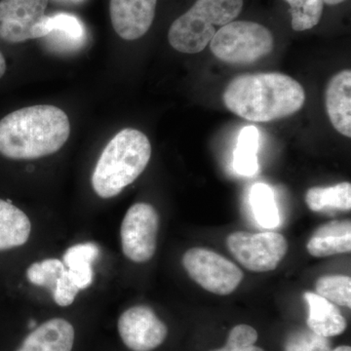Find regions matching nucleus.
I'll list each match as a JSON object with an SVG mask.
<instances>
[{
  "instance_id": "12",
  "label": "nucleus",
  "mask_w": 351,
  "mask_h": 351,
  "mask_svg": "<svg viewBox=\"0 0 351 351\" xmlns=\"http://www.w3.org/2000/svg\"><path fill=\"white\" fill-rule=\"evenodd\" d=\"M325 105L332 127L351 137V71L343 69L332 76L325 90Z\"/></svg>"
},
{
  "instance_id": "21",
  "label": "nucleus",
  "mask_w": 351,
  "mask_h": 351,
  "mask_svg": "<svg viewBox=\"0 0 351 351\" xmlns=\"http://www.w3.org/2000/svg\"><path fill=\"white\" fill-rule=\"evenodd\" d=\"M250 200L255 218L261 226L265 228H274L279 225L278 208L270 186L261 182L256 184L252 188Z\"/></svg>"
},
{
  "instance_id": "26",
  "label": "nucleus",
  "mask_w": 351,
  "mask_h": 351,
  "mask_svg": "<svg viewBox=\"0 0 351 351\" xmlns=\"http://www.w3.org/2000/svg\"><path fill=\"white\" fill-rule=\"evenodd\" d=\"M80 291V289L69 277L68 269L66 267V270L58 280L56 287L53 290V299L60 306H69L75 302L76 295Z\"/></svg>"
},
{
  "instance_id": "4",
  "label": "nucleus",
  "mask_w": 351,
  "mask_h": 351,
  "mask_svg": "<svg viewBox=\"0 0 351 351\" xmlns=\"http://www.w3.org/2000/svg\"><path fill=\"white\" fill-rule=\"evenodd\" d=\"M243 0H196L193 7L171 25L168 40L175 50L196 54L206 48L218 27L239 17Z\"/></svg>"
},
{
  "instance_id": "18",
  "label": "nucleus",
  "mask_w": 351,
  "mask_h": 351,
  "mask_svg": "<svg viewBox=\"0 0 351 351\" xmlns=\"http://www.w3.org/2000/svg\"><path fill=\"white\" fill-rule=\"evenodd\" d=\"M306 203L313 212L350 211L351 184L343 182L325 188L314 186L306 191Z\"/></svg>"
},
{
  "instance_id": "1",
  "label": "nucleus",
  "mask_w": 351,
  "mask_h": 351,
  "mask_svg": "<svg viewBox=\"0 0 351 351\" xmlns=\"http://www.w3.org/2000/svg\"><path fill=\"white\" fill-rule=\"evenodd\" d=\"M223 101L237 117L269 122L299 112L306 92L301 83L284 73H252L233 78L223 91Z\"/></svg>"
},
{
  "instance_id": "5",
  "label": "nucleus",
  "mask_w": 351,
  "mask_h": 351,
  "mask_svg": "<svg viewBox=\"0 0 351 351\" xmlns=\"http://www.w3.org/2000/svg\"><path fill=\"white\" fill-rule=\"evenodd\" d=\"M274 38L265 25L249 21H232L223 25L210 41L214 56L225 63L249 64L269 56Z\"/></svg>"
},
{
  "instance_id": "29",
  "label": "nucleus",
  "mask_w": 351,
  "mask_h": 351,
  "mask_svg": "<svg viewBox=\"0 0 351 351\" xmlns=\"http://www.w3.org/2000/svg\"><path fill=\"white\" fill-rule=\"evenodd\" d=\"M6 69L5 58H4L1 51H0V78L3 77V75H5Z\"/></svg>"
},
{
  "instance_id": "3",
  "label": "nucleus",
  "mask_w": 351,
  "mask_h": 351,
  "mask_svg": "<svg viewBox=\"0 0 351 351\" xmlns=\"http://www.w3.org/2000/svg\"><path fill=\"white\" fill-rule=\"evenodd\" d=\"M152 145L143 132L126 128L108 142L92 175V186L104 199L119 195L136 181L151 160Z\"/></svg>"
},
{
  "instance_id": "28",
  "label": "nucleus",
  "mask_w": 351,
  "mask_h": 351,
  "mask_svg": "<svg viewBox=\"0 0 351 351\" xmlns=\"http://www.w3.org/2000/svg\"><path fill=\"white\" fill-rule=\"evenodd\" d=\"M212 351H265L263 348H258V346H250L247 348H237V346H230L226 345L223 348H219V350Z\"/></svg>"
},
{
  "instance_id": "24",
  "label": "nucleus",
  "mask_w": 351,
  "mask_h": 351,
  "mask_svg": "<svg viewBox=\"0 0 351 351\" xmlns=\"http://www.w3.org/2000/svg\"><path fill=\"white\" fill-rule=\"evenodd\" d=\"M64 270L66 265L63 261L46 258L29 265L27 269V278L34 285L48 289L52 293Z\"/></svg>"
},
{
  "instance_id": "16",
  "label": "nucleus",
  "mask_w": 351,
  "mask_h": 351,
  "mask_svg": "<svg viewBox=\"0 0 351 351\" xmlns=\"http://www.w3.org/2000/svg\"><path fill=\"white\" fill-rule=\"evenodd\" d=\"M31 232L29 217L8 201L0 199V251L23 246Z\"/></svg>"
},
{
  "instance_id": "15",
  "label": "nucleus",
  "mask_w": 351,
  "mask_h": 351,
  "mask_svg": "<svg viewBox=\"0 0 351 351\" xmlns=\"http://www.w3.org/2000/svg\"><path fill=\"white\" fill-rule=\"evenodd\" d=\"M304 298L308 306L306 320L308 329L326 338L339 336L346 331L348 324L337 304L316 293H304Z\"/></svg>"
},
{
  "instance_id": "19",
  "label": "nucleus",
  "mask_w": 351,
  "mask_h": 351,
  "mask_svg": "<svg viewBox=\"0 0 351 351\" xmlns=\"http://www.w3.org/2000/svg\"><path fill=\"white\" fill-rule=\"evenodd\" d=\"M45 38L52 36L51 40L57 46L63 48L80 47L85 38L84 25L75 16L68 13H58L46 18Z\"/></svg>"
},
{
  "instance_id": "27",
  "label": "nucleus",
  "mask_w": 351,
  "mask_h": 351,
  "mask_svg": "<svg viewBox=\"0 0 351 351\" xmlns=\"http://www.w3.org/2000/svg\"><path fill=\"white\" fill-rule=\"evenodd\" d=\"M258 341V332L253 327L246 324H240L233 327L230 332L226 345L237 346V348H247L254 346Z\"/></svg>"
},
{
  "instance_id": "2",
  "label": "nucleus",
  "mask_w": 351,
  "mask_h": 351,
  "mask_svg": "<svg viewBox=\"0 0 351 351\" xmlns=\"http://www.w3.org/2000/svg\"><path fill=\"white\" fill-rule=\"evenodd\" d=\"M71 134L66 113L54 106L20 108L0 120V154L32 160L59 152Z\"/></svg>"
},
{
  "instance_id": "9",
  "label": "nucleus",
  "mask_w": 351,
  "mask_h": 351,
  "mask_svg": "<svg viewBox=\"0 0 351 351\" xmlns=\"http://www.w3.org/2000/svg\"><path fill=\"white\" fill-rule=\"evenodd\" d=\"M49 0H1L0 38L21 43L47 36L45 10Z\"/></svg>"
},
{
  "instance_id": "32",
  "label": "nucleus",
  "mask_w": 351,
  "mask_h": 351,
  "mask_svg": "<svg viewBox=\"0 0 351 351\" xmlns=\"http://www.w3.org/2000/svg\"><path fill=\"white\" fill-rule=\"evenodd\" d=\"M29 327L32 328H32H36V321L32 320L31 322H29Z\"/></svg>"
},
{
  "instance_id": "30",
  "label": "nucleus",
  "mask_w": 351,
  "mask_h": 351,
  "mask_svg": "<svg viewBox=\"0 0 351 351\" xmlns=\"http://www.w3.org/2000/svg\"><path fill=\"white\" fill-rule=\"evenodd\" d=\"M346 0H323L324 3L328 4V5H338L339 3H343Z\"/></svg>"
},
{
  "instance_id": "13",
  "label": "nucleus",
  "mask_w": 351,
  "mask_h": 351,
  "mask_svg": "<svg viewBox=\"0 0 351 351\" xmlns=\"http://www.w3.org/2000/svg\"><path fill=\"white\" fill-rule=\"evenodd\" d=\"M75 329L68 320L53 318L36 328L17 351H71Z\"/></svg>"
},
{
  "instance_id": "11",
  "label": "nucleus",
  "mask_w": 351,
  "mask_h": 351,
  "mask_svg": "<svg viewBox=\"0 0 351 351\" xmlns=\"http://www.w3.org/2000/svg\"><path fill=\"white\" fill-rule=\"evenodd\" d=\"M157 0H110V15L115 32L125 40H136L151 29Z\"/></svg>"
},
{
  "instance_id": "22",
  "label": "nucleus",
  "mask_w": 351,
  "mask_h": 351,
  "mask_svg": "<svg viewBox=\"0 0 351 351\" xmlns=\"http://www.w3.org/2000/svg\"><path fill=\"white\" fill-rule=\"evenodd\" d=\"M290 5L292 29L304 32L318 25L323 14V0H284Z\"/></svg>"
},
{
  "instance_id": "25",
  "label": "nucleus",
  "mask_w": 351,
  "mask_h": 351,
  "mask_svg": "<svg viewBox=\"0 0 351 351\" xmlns=\"http://www.w3.org/2000/svg\"><path fill=\"white\" fill-rule=\"evenodd\" d=\"M329 338L320 336L311 329H300L291 332L284 343V351H331Z\"/></svg>"
},
{
  "instance_id": "23",
  "label": "nucleus",
  "mask_w": 351,
  "mask_h": 351,
  "mask_svg": "<svg viewBox=\"0 0 351 351\" xmlns=\"http://www.w3.org/2000/svg\"><path fill=\"white\" fill-rule=\"evenodd\" d=\"M316 294L337 304L351 307V278L346 276H325L315 283Z\"/></svg>"
},
{
  "instance_id": "20",
  "label": "nucleus",
  "mask_w": 351,
  "mask_h": 351,
  "mask_svg": "<svg viewBox=\"0 0 351 351\" xmlns=\"http://www.w3.org/2000/svg\"><path fill=\"white\" fill-rule=\"evenodd\" d=\"M258 138L260 135L255 126L245 127L240 132L233 157V167L239 174L247 177L257 174Z\"/></svg>"
},
{
  "instance_id": "17",
  "label": "nucleus",
  "mask_w": 351,
  "mask_h": 351,
  "mask_svg": "<svg viewBox=\"0 0 351 351\" xmlns=\"http://www.w3.org/2000/svg\"><path fill=\"white\" fill-rule=\"evenodd\" d=\"M100 254L98 245L85 242L69 247L63 257L69 276L80 290L87 289L93 283L92 263Z\"/></svg>"
},
{
  "instance_id": "14",
  "label": "nucleus",
  "mask_w": 351,
  "mask_h": 351,
  "mask_svg": "<svg viewBox=\"0 0 351 351\" xmlns=\"http://www.w3.org/2000/svg\"><path fill=\"white\" fill-rule=\"evenodd\" d=\"M313 257L325 258L351 251V221H332L319 226L306 244Z\"/></svg>"
},
{
  "instance_id": "10",
  "label": "nucleus",
  "mask_w": 351,
  "mask_h": 351,
  "mask_svg": "<svg viewBox=\"0 0 351 351\" xmlns=\"http://www.w3.org/2000/svg\"><path fill=\"white\" fill-rule=\"evenodd\" d=\"M119 332L124 345L132 351H152L167 338V326L147 306L130 307L119 319Z\"/></svg>"
},
{
  "instance_id": "6",
  "label": "nucleus",
  "mask_w": 351,
  "mask_h": 351,
  "mask_svg": "<svg viewBox=\"0 0 351 351\" xmlns=\"http://www.w3.org/2000/svg\"><path fill=\"white\" fill-rule=\"evenodd\" d=\"M182 265L198 285L219 295L232 294L243 280V271L237 265L209 249H189Z\"/></svg>"
},
{
  "instance_id": "31",
  "label": "nucleus",
  "mask_w": 351,
  "mask_h": 351,
  "mask_svg": "<svg viewBox=\"0 0 351 351\" xmlns=\"http://www.w3.org/2000/svg\"><path fill=\"white\" fill-rule=\"evenodd\" d=\"M331 351H351V348L348 346H341L335 348V350H332Z\"/></svg>"
},
{
  "instance_id": "8",
  "label": "nucleus",
  "mask_w": 351,
  "mask_h": 351,
  "mask_svg": "<svg viewBox=\"0 0 351 351\" xmlns=\"http://www.w3.org/2000/svg\"><path fill=\"white\" fill-rule=\"evenodd\" d=\"M159 216L154 206L136 203L129 208L120 228L122 251L134 263L149 262L156 254Z\"/></svg>"
},
{
  "instance_id": "7",
  "label": "nucleus",
  "mask_w": 351,
  "mask_h": 351,
  "mask_svg": "<svg viewBox=\"0 0 351 351\" xmlns=\"http://www.w3.org/2000/svg\"><path fill=\"white\" fill-rule=\"evenodd\" d=\"M226 246L240 265L254 272L276 269L288 251L285 237L270 232H232L226 239Z\"/></svg>"
}]
</instances>
